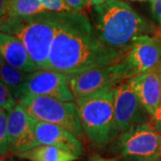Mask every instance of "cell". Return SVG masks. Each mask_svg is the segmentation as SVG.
Listing matches in <instances>:
<instances>
[{"mask_svg":"<svg viewBox=\"0 0 161 161\" xmlns=\"http://www.w3.org/2000/svg\"><path fill=\"white\" fill-rule=\"evenodd\" d=\"M19 103L10 88L1 80L0 83V108L6 111L13 109Z\"/></svg>","mask_w":161,"mask_h":161,"instance_id":"19","label":"cell"},{"mask_svg":"<svg viewBox=\"0 0 161 161\" xmlns=\"http://www.w3.org/2000/svg\"><path fill=\"white\" fill-rule=\"evenodd\" d=\"M115 87L104 89L75 100L77 114L84 133L98 148L108 146L120 134L115 120Z\"/></svg>","mask_w":161,"mask_h":161,"instance_id":"4","label":"cell"},{"mask_svg":"<svg viewBox=\"0 0 161 161\" xmlns=\"http://www.w3.org/2000/svg\"><path fill=\"white\" fill-rule=\"evenodd\" d=\"M48 12L55 13H74L72 8L63 0H39Z\"/></svg>","mask_w":161,"mask_h":161,"instance_id":"20","label":"cell"},{"mask_svg":"<svg viewBox=\"0 0 161 161\" xmlns=\"http://www.w3.org/2000/svg\"><path fill=\"white\" fill-rule=\"evenodd\" d=\"M112 151L118 158H161V134L149 123L139 125L120 133Z\"/></svg>","mask_w":161,"mask_h":161,"instance_id":"7","label":"cell"},{"mask_svg":"<svg viewBox=\"0 0 161 161\" xmlns=\"http://www.w3.org/2000/svg\"><path fill=\"white\" fill-rule=\"evenodd\" d=\"M0 74L1 80L10 88L19 102V99L23 96V87L28 79L29 73L12 66L0 58Z\"/></svg>","mask_w":161,"mask_h":161,"instance_id":"17","label":"cell"},{"mask_svg":"<svg viewBox=\"0 0 161 161\" xmlns=\"http://www.w3.org/2000/svg\"><path fill=\"white\" fill-rule=\"evenodd\" d=\"M45 96L65 102H75L71 91L68 76L50 69H40L29 74L23 87V96Z\"/></svg>","mask_w":161,"mask_h":161,"instance_id":"9","label":"cell"},{"mask_svg":"<svg viewBox=\"0 0 161 161\" xmlns=\"http://www.w3.org/2000/svg\"><path fill=\"white\" fill-rule=\"evenodd\" d=\"M129 80L145 108L150 115H154L161 105V81L158 65Z\"/></svg>","mask_w":161,"mask_h":161,"instance_id":"13","label":"cell"},{"mask_svg":"<svg viewBox=\"0 0 161 161\" xmlns=\"http://www.w3.org/2000/svg\"><path fill=\"white\" fill-rule=\"evenodd\" d=\"M125 53L103 43L84 14L80 12L64 13L47 69L69 76L92 68L113 65Z\"/></svg>","mask_w":161,"mask_h":161,"instance_id":"1","label":"cell"},{"mask_svg":"<svg viewBox=\"0 0 161 161\" xmlns=\"http://www.w3.org/2000/svg\"><path fill=\"white\" fill-rule=\"evenodd\" d=\"M1 58L6 63L25 73H33L40 70V66L31 58L26 47L18 38L1 32L0 34Z\"/></svg>","mask_w":161,"mask_h":161,"instance_id":"14","label":"cell"},{"mask_svg":"<svg viewBox=\"0 0 161 161\" xmlns=\"http://www.w3.org/2000/svg\"><path fill=\"white\" fill-rule=\"evenodd\" d=\"M128 1H141V2H143V1H150V0H128Z\"/></svg>","mask_w":161,"mask_h":161,"instance_id":"30","label":"cell"},{"mask_svg":"<svg viewBox=\"0 0 161 161\" xmlns=\"http://www.w3.org/2000/svg\"><path fill=\"white\" fill-rule=\"evenodd\" d=\"M19 104L35 120L58 125L78 139L85 135L75 102H65L45 96L25 95L19 99Z\"/></svg>","mask_w":161,"mask_h":161,"instance_id":"5","label":"cell"},{"mask_svg":"<svg viewBox=\"0 0 161 161\" xmlns=\"http://www.w3.org/2000/svg\"><path fill=\"white\" fill-rule=\"evenodd\" d=\"M63 14L43 12L25 17L2 19L1 32L18 38L40 69H47Z\"/></svg>","mask_w":161,"mask_h":161,"instance_id":"3","label":"cell"},{"mask_svg":"<svg viewBox=\"0 0 161 161\" xmlns=\"http://www.w3.org/2000/svg\"><path fill=\"white\" fill-rule=\"evenodd\" d=\"M48 12L39 0H9L6 7L1 10L2 19L20 18Z\"/></svg>","mask_w":161,"mask_h":161,"instance_id":"16","label":"cell"},{"mask_svg":"<svg viewBox=\"0 0 161 161\" xmlns=\"http://www.w3.org/2000/svg\"><path fill=\"white\" fill-rule=\"evenodd\" d=\"M90 161H119V158H102L98 155H93L92 157H91Z\"/></svg>","mask_w":161,"mask_h":161,"instance_id":"25","label":"cell"},{"mask_svg":"<svg viewBox=\"0 0 161 161\" xmlns=\"http://www.w3.org/2000/svg\"><path fill=\"white\" fill-rule=\"evenodd\" d=\"M151 12L154 17L161 22V0H150Z\"/></svg>","mask_w":161,"mask_h":161,"instance_id":"23","label":"cell"},{"mask_svg":"<svg viewBox=\"0 0 161 161\" xmlns=\"http://www.w3.org/2000/svg\"><path fill=\"white\" fill-rule=\"evenodd\" d=\"M158 73H159V77H160V81H161V62L158 64Z\"/></svg>","mask_w":161,"mask_h":161,"instance_id":"29","label":"cell"},{"mask_svg":"<svg viewBox=\"0 0 161 161\" xmlns=\"http://www.w3.org/2000/svg\"><path fill=\"white\" fill-rule=\"evenodd\" d=\"M92 17L98 38L115 50L126 52L138 38L148 35L147 23L122 0L92 6Z\"/></svg>","mask_w":161,"mask_h":161,"instance_id":"2","label":"cell"},{"mask_svg":"<svg viewBox=\"0 0 161 161\" xmlns=\"http://www.w3.org/2000/svg\"><path fill=\"white\" fill-rule=\"evenodd\" d=\"M156 35H157V36H158V37H160V38H161V22H159V27H158V31L156 32Z\"/></svg>","mask_w":161,"mask_h":161,"instance_id":"28","label":"cell"},{"mask_svg":"<svg viewBox=\"0 0 161 161\" xmlns=\"http://www.w3.org/2000/svg\"><path fill=\"white\" fill-rule=\"evenodd\" d=\"M0 152L1 156H7L10 153L8 142V115L7 111L0 110Z\"/></svg>","mask_w":161,"mask_h":161,"instance_id":"18","label":"cell"},{"mask_svg":"<svg viewBox=\"0 0 161 161\" xmlns=\"http://www.w3.org/2000/svg\"><path fill=\"white\" fill-rule=\"evenodd\" d=\"M34 132L38 144L56 146L79 158L83 153L80 140L67 129L58 125L35 120Z\"/></svg>","mask_w":161,"mask_h":161,"instance_id":"12","label":"cell"},{"mask_svg":"<svg viewBox=\"0 0 161 161\" xmlns=\"http://www.w3.org/2000/svg\"><path fill=\"white\" fill-rule=\"evenodd\" d=\"M123 82L114 72L113 65L86 70L68 76V83L75 98L85 97Z\"/></svg>","mask_w":161,"mask_h":161,"instance_id":"11","label":"cell"},{"mask_svg":"<svg viewBox=\"0 0 161 161\" xmlns=\"http://www.w3.org/2000/svg\"><path fill=\"white\" fill-rule=\"evenodd\" d=\"M109 0H86L87 6H96L98 5L104 4Z\"/></svg>","mask_w":161,"mask_h":161,"instance_id":"26","label":"cell"},{"mask_svg":"<svg viewBox=\"0 0 161 161\" xmlns=\"http://www.w3.org/2000/svg\"><path fill=\"white\" fill-rule=\"evenodd\" d=\"M148 123L155 129L157 132H159L161 134V105L157 109L155 114L151 115V118Z\"/></svg>","mask_w":161,"mask_h":161,"instance_id":"21","label":"cell"},{"mask_svg":"<svg viewBox=\"0 0 161 161\" xmlns=\"http://www.w3.org/2000/svg\"><path fill=\"white\" fill-rule=\"evenodd\" d=\"M114 106L115 120L120 133L133 126L146 124L151 118L129 80L115 87Z\"/></svg>","mask_w":161,"mask_h":161,"instance_id":"8","label":"cell"},{"mask_svg":"<svg viewBox=\"0 0 161 161\" xmlns=\"http://www.w3.org/2000/svg\"><path fill=\"white\" fill-rule=\"evenodd\" d=\"M119 161H161V158H144V157H125Z\"/></svg>","mask_w":161,"mask_h":161,"instance_id":"24","label":"cell"},{"mask_svg":"<svg viewBox=\"0 0 161 161\" xmlns=\"http://www.w3.org/2000/svg\"><path fill=\"white\" fill-rule=\"evenodd\" d=\"M0 161H17L14 157H7V156H1Z\"/></svg>","mask_w":161,"mask_h":161,"instance_id":"27","label":"cell"},{"mask_svg":"<svg viewBox=\"0 0 161 161\" xmlns=\"http://www.w3.org/2000/svg\"><path fill=\"white\" fill-rule=\"evenodd\" d=\"M64 2L69 6L72 10L75 13H79L80 10L87 6L86 0H63Z\"/></svg>","mask_w":161,"mask_h":161,"instance_id":"22","label":"cell"},{"mask_svg":"<svg viewBox=\"0 0 161 161\" xmlns=\"http://www.w3.org/2000/svg\"><path fill=\"white\" fill-rule=\"evenodd\" d=\"M14 156L29 161H75L79 158L78 156L67 150L45 144H39Z\"/></svg>","mask_w":161,"mask_h":161,"instance_id":"15","label":"cell"},{"mask_svg":"<svg viewBox=\"0 0 161 161\" xmlns=\"http://www.w3.org/2000/svg\"><path fill=\"white\" fill-rule=\"evenodd\" d=\"M8 115V142L10 153L15 155L39 145L35 137V119L18 103Z\"/></svg>","mask_w":161,"mask_h":161,"instance_id":"10","label":"cell"},{"mask_svg":"<svg viewBox=\"0 0 161 161\" xmlns=\"http://www.w3.org/2000/svg\"><path fill=\"white\" fill-rule=\"evenodd\" d=\"M161 62V38L143 35L133 42L119 62L113 64L122 81L157 67Z\"/></svg>","mask_w":161,"mask_h":161,"instance_id":"6","label":"cell"}]
</instances>
